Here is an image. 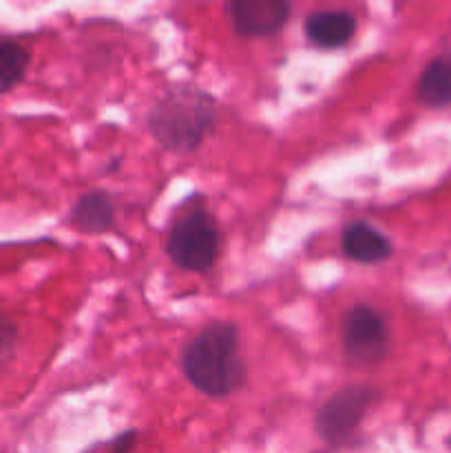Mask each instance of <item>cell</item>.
Returning <instances> with one entry per match:
<instances>
[{"mask_svg": "<svg viewBox=\"0 0 451 453\" xmlns=\"http://www.w3.org/2000/svg\"><path fill=\"white\" fill-rule=\"evenodd\" d=\"M135 432H126V434H119L118 438H115L113 442H109V449H113V451H126V449H131L133 445H135Z\"/></svg>", "mask_w": 451, "mask_h": 453, "instance_id": "cell-13", "label": "cell"}, {"mask_svg": "<svg viewBox=\"0 0 451 453\" xmlns=\"http://www.w3.org/2000/svg\"><path fill=\"white\" fill-rule=\"evenodd\" d=\"M239 345L241 341L237 326L226 321L208 323L181 352V372L186 380L203 396H233L248 379Z\"/></svg>", "mask_w": 451, "mask_h": 453, "instance_id": "cell-1", "label": "cell"}, {"mask_svg": "<svg viewBox=\"0 0 451 453\" xmlns=\"http://www.w3.org/2000/svg\"><path fill=\"white\" fill-rule=\"evenodd\" d=\"M376 401H380V392L370 385H349L339 389L318 407L314 432L332 449L348 447Z\"/></svg>", "mask_w": 451, "mask_h": 453, "instance_id": "cell-4", "label": "cell"}, {"mask_svg": "<svg viewBox=\"0 0 451 453\" xmlns=\"http://www.w3.org/2000/svg\"><path fill=\"white\" fill-rule=\"evenodd\" d=\"M290 13V0H228L230 22L241 38H272L281 34Z\"/></svg>", "mask_w": 451, "mask_h": 453, "instance_id": "cell-6", "label": "cell"}, {"mask_svg": "<svg viewBox=\"0 0 451 453\" xmlns=\"http://www.w3.org/2000/svg\"><path fill=\"white\" fill-rule=\"evenodd\" d=\"M115 202L102 190H88L80 195L78 202L71 208L69 221L78 233L102 234L109 233L115 224Z\"/></svg>", "mask_w": 451, "mask_h": 453, "instance_id": "cell-9", "label": "cell"}, {"mask_svg": "<svg viewBox=\"0 0 451 453\" xmlns=\"http://www.w3.org/2000/svg\"><path fill=\"white\" fill-rule=\"evenodd\" d=\"M29 65L31 53L25 44L11 38L0 40V96L13 91L27 78Z\"/></svg>", "mask_w": 451, "mask_h": 453, "instance_id": "cell-11", "label": "cell"}, {"mask_svg": "<svg viewBox=\"0 0 451 453\" xmlns=\"http://www.w3.org/2000/svg\"><path fill=\"white\" fill-rule=\"evenodd\" d=\"M16 345H18V327L7 314L0 312V370L7 365L9 361L16 354Z\"/></svg>", "mask_w": 451, "mask_h": 453, "instance_id": "cell-12", "label": "cell"}, {"mask_svg": "<svg viewBox=\"0 0 451 453\" xmlns=\"http://www.w3.org/2000/svg\"><path fill=\"white\" fill-rule=\"evenodd\" d=\"M303 31L317 49H340L356 34V16L348 9H323L305 18Z\"/></svg>", "mask_w": 451, "mask_h": 453, "instance_id": "cell-7", "label": "cell"}, {"mask_svg": "<svg viewBox=\"0 0 451 453\" xmlns=\"http://www.w3.org/2000/svg\"><path fill=\"white\" fill-rule=\"evenodd\" d=\"M343 255L354 264H383L392 257V239L367 221H354L343 230L340 237Z\"/></svg>", "mask_w": 451, "mask_h": 453, "instance_id": "cell-8", "label": "cell"}, {"mask_svg": "<svg viewBox=\"0 0 451 453\" xmlns=\"http://www.w3.org/2000/svg\"><path fill=\"white\" fill-rule=\"evenodd\" d=\"M219 104L215 97L195 84H172L155 100L146 115V127L168 153H195L215 131Z\"/></svg>", "mask_w": 451, "mask_h": 453, "instance_id": "cell-2", "label": "cell"}, {"mask_svg": "<svg viewBox=\"0 0 451 453\" xmlns=\"http://www.w3.org/2000/svg\"><path fill=\"white\" fill-rule=\"evenodd\" d=\"M219 248L221 230L217 219L206 208L197 206L190 208L171 228L166 255L180 270L203 274L215 265Z\"/></svg>", "mask_w": 451, "mask_h": 453, "instance_id": "cell-3", "label": "cell"}, {"mask_svg": "<svg viewBox=\"0 0 451 453\" xmlns=\"http://www.w3.org/2000/svg\"><path fill=\"white\" fill-rule=\"evenodd\" d=\"M416 100L427 109H447L451 104V49L424 66L416 84Z\"/></svg>", "mask_w": 451, "mask_h": 453, "instance_id": "cell-10", "label": "cell"}, {"mask_svg": "<svg viewBox=\"0 0 451 453\" xmlns=\"http://www.w3.org/2000/svg\"><path fill=\"white\" fill-rule=\"evenodd\" d=\"M345 358L354 365L374 367L387 357L389 327L383 314L367 303H356L340 323Z\"/></svg>", "mask_w": 451, "mask_h": 453, "instance_id": "cell-5", "label": "cell"}]
</instances>
